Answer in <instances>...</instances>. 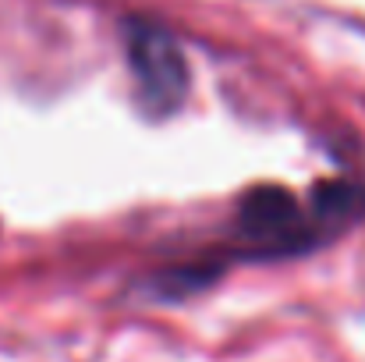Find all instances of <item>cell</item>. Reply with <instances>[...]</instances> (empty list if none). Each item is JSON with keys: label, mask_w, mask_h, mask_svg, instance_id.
I'll list each match as a JSON object with an SVG mask.
<instances>
[{"label": "cell", "mask_w": 365, "mask_h": 362, "mask_svg": "<svg viewBox=\"0 0 365 362\" xmlns=\"http://www.w3.org/2000/svg\"><path fill=\"white\" fill-rule=\"evenodd\" d=\"M365 221V181L337 178L312 188L302 203L280 185L252 188L238 203V238L255 256H298L341 238Z\"/></svg>", "instance_id": "1"}, {"label": "cell", "mask_w": 365, "mask_h": 362, "mask_svg": "<svg viewBox=\"0 0 365 362\" xmlns=\"http://www.w3.org/2000/svg\"><path fill=\"white\" fill-rule=\"evenodd\" d=\"M121 36L138 107L149 118H170L181 111L192 89V68L178 36L145 18H128Z\"/></svg>", "instance_id": "2"}]
</instances>
